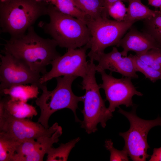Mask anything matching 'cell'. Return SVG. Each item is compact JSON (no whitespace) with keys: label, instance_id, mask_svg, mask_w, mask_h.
I'll use <instances>...</instances> for the list:
<instances>
[{"label":"cell","instance_id":"cell-13","mask_svg":"<svg viewBox=\"0 0 161 161\" xmlns=\"http://www.w3.org/2000/svg\"><path fill=\"white\" fill-rule=\"evenodd\" d=\"M116 46L123 49L121 52L123 56H127L130 51H133L136 54L139 55L151 49H161V46L151 35L139 31L133 25Z\"/></svg>","mask_w":161,"mask_h":161},{"label":"cell","instance_id":"cell-2","mask_svg":"<svg viewBox=\"0 0 161 161\" xmlns=\"http://www.w3.org/2000/svg\"><path fill=\"white\" fill-rule=\"evenodd\" d=\"M47 15L50 21H41L38 26L50 35L62 48L76 49L89 42L91 34L86 24L75 17L64 14L49 3Z\"/></svg>","mask_w":161,"mask_h":161},{"label":"cell","instance_id":"cell-4","mask_svg":"<svg viewBox=\"0 0 161 161\" xmlns=\"http://www.w3.org/2000/svg\"><path fill=\"white\" fill-rule=\"evenodd\" d=\"M78 77L65 75L56 78L57 85L51 91L48 90L46 83L41 84L39 86L42 92L35 101L41 110L38 122L45 128L49 127L48 121L51 116L55 112L64 108L69 109L73 112L76 122L80 121L76 115V110L78 108V103L83 102L84 95H76L73 92L72 88L73 82Z\"/></svg>","mask_w":161,"mask_h":161},{"label":"cell","instance_id":"cell-29","mask_svg":"<svg viewBox=\"0 0 161 161\" xmlns=\"http://www.w3.org/2000/svg\"><path fill=\"white\" fill-rule=\"evenodd\" d=\"M35 1L40 2L49 3L50 0H33Z\"/></svg>","mask_w":161,"mask_h":161},{"label":"cell","instance_id":"cell-7","mask_svg":"<svg viewBox=\"0 0 161 161\" xmlns=\"http://www.w3.org/2000/svg\"><path fill=\"white\" fill-rule=\"evenodd\" d=\"M137 106H132L129 112L126 111L120 107L118 112L125 116L129 121L130 127L126 132H120L119 135L124 139L123 149L128 153L133 161H144L150 156L147 153L150 147L147 142V136L150 130L158 126H161V117L153 120H147L138 117L136 114Z\"/></svg>","mask_w":161,"mask_h":161},{"label":"cell","instance_id":"cell-17","mask_svg":"<svg viewBox=\"0 0 161 161\" xmlns=\"http://www.w3.org/2000/svg\"><path fill=\"white\" fill-rule=\"evenodd\" d=\"M129 5L123 21L131 22L143 20L154 16L158 10L149 9L141 0H128Z\"/></svg>","mask_w":161,"mask_h":161},{"label":"cell","instance_id":"cell-18","mask_svg":"<svg viewBox=\"0 0 161 161\" xmlns=\"http://www.w3.org/2000/svg\"><path fill=\"white\" fill-rule=\"evenodd\" d=\"M75 5L90 18L96 19L109 15L104 0H74Z\"/></svg>","mask_w":161,"mask_h":161},{"label":"cell","instance_id":"cell-11","mask_svg":"<svg viewBox=\"0 0 161 161\" xmlns=\"http://www.w3.org/2000/svg\"><path fill=\"white\" fill-rule=\"evenodd\" d=\"M0 90L18 84H36L39 87L40 74L11 55L0 54Z\"/></svg>","mask_w":161,"mask_h":161},{"label":"cell","instance_id":"cell-12","mask_svg":"<svg viewBox=\"0 0 161 161\" xmlns=\"http://www.w3.org/2000/svg\"><path fill=\"white\" fill-rule=\"evenodd\" d=\"M96 61H98L96 66V71L99 73L103 70H109L112 73L116 72L123 77L131 78H138L133 60L131 57L123 56L117 47H113L112 51L100 55Z\"/></svg>","mask_w":161,"mask_h":161},{"label":"cell","instance_id":"cell-15","mask_svg":"<svg viewBox=\"0 0 161 161\" xmlns=\"http://www.w3.org/2000/svg\"><path fill=\"white\" fill-rule=\"evenodd\" d=\"M62 134L61 127L59 126L57 130L51 137L45 136L37 139V145L34 151L30 154L22 158L21 161H42L43 158L53 144L59 141V138Z\"/></svg>","mask_w":161,"mask_h":161},{"label":"cell","instance_id":"cell-25","mask_svg":"<svg viewBox=\"0 0 161 161\" xmlns=\"http://www.w3.org/2000/svg\"><path fill=\"white\" fill-rule=\"evenodd\" d=\"M105 146L110 153V161H129L128 154L124 149L119 150L115 148L111 139L106 140Z\"/></svg>","mask_w":161,"mask_h":161},{"label":"cell","instance_id":"cell-26","mask_svg":"<svg viewBox=\"0 0 161 161\" xmlns=\"http://www.w3.org/2000/svg\"><path fill=\"white\" fill-rule=\"evenodd\" d=\"M150 161H161V147L158 148H154L153 153L150 156Z\"/></svg>","mask_w":161,"mask_h":161},{"label":"cell","instance_id":"cell-22","mask_svg":"<svg viewBox=\"0 0 161 161\" xmlns=\"http://www.w3.org/2000/svg\"><path fill=\"white\" fill-rule=\"evenodd\" d=\"M143 22L142 31L151 35L161 46V10Z\"/></svg>","mask_w":161,"mask_h":161},{"label":"cell","instance_id":"cell-5","mask_svg":"<svg viewBox=\"0 0 161 161\" xmlns=\"http://www.w3.org/2000/svg\"><path fill=\"white\" fill-rule=\"evenodd\" d=\"M96 72L94 61L90 60L86 73L82 78L81 86L85 92L83 101L84 107L81 111L83 120L81 122V127L84 129L88 134L97 131L98 123L103 128H105L107 120L113 117L112 113L106 108L105 101L101 96L100 88L95 77Z\"/></svg>","mask_w":161,"mask_h":161},{"label":"cell","instance_id":"cell-10","mask_svg":"<svg viewBox=\"0 0 161 161\" xmlns=\"http://www.w3.org/2000/svg\"><path fill=\"white\" fill-rule=\"evenodd\" d=\"M103 83L99 85L105 92L106 100L109 103L108 110L112 113L116 108L121 105L127 107L133 106L132 98L134 95L142 96L143 94L137 91L133 84L130 78L123 77L120 78L114 77L112 73L108 74L105 70L99 72Z\"/></svg>","mask_w":161,"mask_h":161},{"label":"cell","instance_id":"cell-32","mask_svg":"<svg viewBox=\"0 0 161 161\" xmlns=\"http://www.w3.org/2000/svg\"><path fill=\"white\" fill-rule=\"evenodd\" d=\"M105 1V0H104Z\"/></svg>","mask_w":161,"mask_h":161},{"label":"cell","instance_id":"cell-6","mask_svg":"<svg viewBox=\"0 0 161 161\" xmlns=\"http://www.w3.org/2000/svg\"><path fill=\"white\" fill-rule=\"evenodd\" d=\"M136 22L112 20L106 16L90 18L86 23L91 34L87 44L90 49L87 55L90 60L96 61L106 48L116 46Z\"/></svg>","mask_w":161,"mask_h":161},{"label":"cell","instance_id":"cell-19","mask_svg":"<svg viewBox=\"0 0 161 161\" xmlns=\"http://www.w3.org/2000/svg\"><path fill=\"white\" fill-rule=\"evenodd\" d=\"M21 143L9 134L0 132V161H11Z\"/></svg>","mask_w":161,"mask_h":161},{"label":"cell","instance_id":"cell-31","mask_svg":"<svg viewBox=\"0 0 161 161\" xmlns=\"http://www.w3.org/2000/svg\"><path fill=\"white\" fill-rule=\"evenodd\" d=\"M73 1L74 0H72Z\"/></svg>","mask_w":161,"mask_h":161},{"label":"cell","instance_id":"cell-27","mask_svg":"<svg viewBox=\"0 0 161 161\" xmlns=\"http://www.w3.org/2000/svg\"><path fill=\"white\" fill-rule=\"evenodd\" d=\"M148 5L156 8H159L161 10V0H147Z\"/></svg>","mask_w":161,"mask_h":161},{"label":"cell","instance_id":"cell-30","mask_svg":"<svg viewBox=\"0 0 161 161\" xmlns=\"http://www.w3.org/2000/svg\"><path fill=\"white\" fill-rule=\"evenodd\" d=\"M8 0H0V2H4L7 1Z\"/></svg>","mask_w":161,"mask_h":161},{"label":"cell","instance_id":"cell-24","mask_svg":"<svg viewBox=\"0 0 161 161\" xmlns=\"http://www.w3.org/2000/svg\"><path fill=\"white\" fill-rule=\"evenodd\" d=\"M107 10L109 16L115 20L121 21H123L127 13V8L122 1H118L109 7Z\"/></svg>","mask_w":161,"mask_h":161},{"label":"cell","instance_id":"cell-8","mask_svg":"<svg viewBox=\"0 0 161 161\" xmlns=\"http://www.w3.org/2000/svg\"><path fill=\"white\" fill-rule=\"evenodd\" d=\"M59 126L56 122L46 129L38 122L14 117L0 106V132L6 133L21 142L29 139L36 140L42 136L51 137Z\"/></svg>","mask_w":161,"mask_h":161},{"label":"cell","instance_id":"cell-23","mask_svg":"<svg viewBox=\"0 0 161 161\" xmlns=\"http://www.w3.org/2000/svg\"><path fill=\"white\" fill-rule=\"evenodd\" d=\"M137 72L143 74L146 78L153 83L161 79V72L157 70L141 61L136 55L130 54Z\"/></svg>","mask_w":161,"mask_h":161},{"label":"cell","instance_id":"cell-21","mask_svg":"<svg viewBox=\"0 0 161 161\" xmlns=\"http://www.w3.org/2000/svg\"><path fill=\"white\" fill-rule=\"evenodd\" d=\"M80 140V138L78 137L67 143H61L58 148L51 147L47 153V155L46 161H67L71 150Z\"/></svg>","mask_w":161,"mask_h":161},{"label":"cell","instance_id":"cell-9","mask_svg":"<svg viewBox=\"0 0 161 161\" xmlns=\"http://www.w3.org/2000/svg\"><path fill=\"white\" fill-rule=\"evenodd\" d=\"M89 47L87 44L78 49H69L63 55L52 61L51 70L41 76V84L45 83L52 79L62 76L72 75L82 78L85 75L89 61H86V53Z\"/></svg>","mask_w":161,"mask_h":161},{"label":"cell","instance_id":"cell-14","mask_svg":"<svg viewBox=\"0 0 161 161\" xmlns=\"http://www.w3.org/2000/svg\"><path fill=\"white\" fill-rule=\"evenodd\" d=\"M1 100L0 106L12 116L21 118H30L38 114L35 107L19 100L12 99L8 95Z\"/></svg>","mask_w":161,"mask_h":161},{"label":"cell","instance_id":"cell-3","mask_svg":"<svg viewBox=\"0 0 161 161\" xmlns=\"http://www.w3.org/2000/svg\"><path fill=\"white\" fill-rule=\"evenodd\" d=\"M49 3L33 0H8L0 4L1 32L10 37L24 34L40 17L47 14Z\"/></svg>","mask_w":161,"mask_h":161},{"label":"cell","instance_id":"cell-28","mask_svg":"<svg viewBox=\"0 0 161 161\" xmlns=\"http://www.w3.org/2000/svg\"><path fill=\"white\" fill-rule=\"evenodd\" d=\"M118 1L127 2H128V0H105V7L106 10H107V8L109 7Z\"/></svg>","mask_w":161,"mask_h":161},{"label":"cell","instance_id":"cell-1","mask_svg":"<svg viewBox=\"0 0 161 161\" xmlns=\"http://www.w3.org/2000/svg\"><path fill=\"white\" fill-rule=\"evenodd\" d=\"M1 50L3 54H9L21 61L32 71L46 73L47 66L61 55L57 51L58 46L53 39L44 38L35 32L33 26L24 34L5 40Z\"/></svg>","mask_w":161,"mask_h":161},{"label":"cell","instance_id":"cell-20","mask_svg":"<svg viewBox=\"0 0 161 161\" xmlns=\"http://www.w3.org/2000/svg\"><path fill=\"white\" fill-rule=\"evenodd\" d=\"M49 3L61 13L75 17L86 24L90 18L78 8L72 0H50Z\"/></svg>","mask_w":161,"mask_h":161},{"label":"cell","instance_id":"cell-16","mask_svg":"<svg viewBox=\"0 0 161 161\" xmlns=\"http://www.w3.org/2000/svg\"><path fill=\"white\" fill-rule=\"evenodd\" d=\"M39 89L36 84H18L0 91L2 95H8L12 99L27 103L30 99L38 98Z\"/></svg>","mask_w":161,"mask_h":161}]
</instances>
